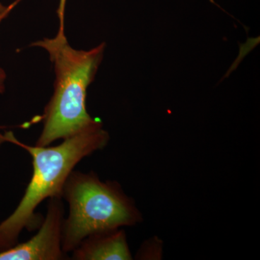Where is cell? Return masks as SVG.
Wrapping results in <instances>:
<instances>
[{
  "instance_id": "1",
  "label": "cell",
  "mask_w": 260,
  "mask_h": 260,
  "mask_svg": "<svg viewBox=\"0 0 260 260\" xmlns=\"http://www.w3.org/2000/svg\"><path fill=\"white\" fill-rule=\"evenodd\" d=\"M3 138L28 152L34 171L18 206L0 223V251L15 245L24 229L31 231L37 227L39 218L34 213L37 207L47 198H61L65 183L75 166L85 157L104 148L109 135L99 121L54 147L23 144L12 133H6Z\"/></svg>"
},
{
  "instance_id": "2",
  "label": "cell",
  "mask_w": 260,
  "mask_h": 260,
  "mask_svg": "<svg viewBox=\"0 0 260 260\" xmlns=\"http://www.w3.org/2000/svg\"><path fill=\"white\" fill-rule=\"evenodd\" d=\"M32 46L49 52L56 73L54 95L42 116L44 128L37 143L38 146H48L100 121L87 112L85 98L102 60L105 44L89 51L76 50L68 44L64 30H59L54 39H45Z\"/></svg>"
},
{
  "instance_id": "3",
  "label": "cell",
  "mask_w": 260,
  "mask_h": 260,
  "mask_svg": "<svg viewBox=\"0 0 260 260\" xmlns=\"http://www.w3.org/2000/svg\"><path fill=\"white\" fill-rule=\"evenodd\" d=\"M62 197L69 203V215L62 225L61 246L73 251L85 238L139 221L131 200L116 183L103 182L93 173L72 172Z\"/></svg>"
},
{
  "instance_id": "4",
  "label": "cell",
  "mask_w": 260,
  "mask_h": 260,
  "mask_svg": "<svg viewBox=\"0 0 260 260\" xmlns=\"http://www.w3.org/2000/svg\"><path fill=\"white\" fill-rule=\"evenodd\" d=\"M64 208L61 198H50L47 216L37 235L28 242L0 251V260L66 259L61 246Z\"/></svg>"
},
{
  "instance_id": "5",
  "label": "cell",
  "mask_w": 260,
  "mask_h": 260,
  "mask_svg": "<svg viewBox=\"0 0 260 260\" xmlns=\"http://www.w3.org/2000/svg\"><path fill=\"white\" fill-rule=\"evenodd\" d=\"M73 251L77 260L132 259L125 233L119 229L88 236Z\"/></svg>"
},
{
  "instance_id": "6",
  "label": "cell",
  "mask_w": 260,
  "mask_h": 260,
  "mask_svg": "<svg viewBox=\"0 0 260 260\" xmlns=\"http://www.w3.org/2000/svg\"><path fill=\"white\" fill-rule=\"evenodd\" d=\"M65 5H66V0H60L59 1V8H58L57 13L59 15L60 25H59V30H64V16Z\"/></svg>"
},
{
  "instance_id": "7",
  "label": "cell",
  "mask_w": 260,
  "mask_h": 260,
  "mask_svg": "<svg viewBox=\"0 0 260 260\" xmlns=\"http://www.w3.org/2000/svg\"><path fill=\"white\" fill-rule=\"evenodd\" d=\"M6 73L4 70L0 68V93H3L5 90V81L6 79Z\"/></svg>"
},
{
  "instance_id": "8",
  "label": "cell",
  "mask_w": 260,
  "mask_h": 260,
  "mask_svg": "<svg viewBox=\"0 0 260 260\" xmlns=\"http://www.w3.org/2000/svg\"><path fill=\"white\" fill-rule=\"evenodd\" d=\"M7 12H8V9H7V8H5L4 5H3V4H2L1 3H0V17H2V18H3V17L4 16L5 14H6Z\"/></svg>"
}]
</instances>
